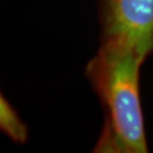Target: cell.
Returning <instances> with one entry per match:
<instances>
[{"instance_id":"obj_1","label":"cell","mask_w":153,"mask_h":153,"mask_svg":"<svg viewBox=\"0 0 153 153\" xmlns=\"http://www.w3.org/2000/svg\"><path fill=\"white\" fill-rule=\"evenodd\" d=\"M146 58L117 40H102L86 76L104 114L97 153H144L148 144L140 97V71Z\"/></svg>"},{"instance_id":"obj_3","label":"cell","mask_w":153,"mask_h":153,"mask_svg":"<svg viewBox=\"0 0 153 153\" xmlns=\"http://www.w3.org/2000/svg\"><path fill=\"white\" fill-rule=\"evenodd\" d=\"M0 128L14 142L24 143L27 141V127L4 95L0 97Z\"/></svg>"},{"instance_id":"obj_2","label":"cell","mask_w":153,"mask_h":153,"mask_svg":"<svg viewBox=\"0 0 153 153\" xmlns=\"http://www.w3.org/2000/svg\"><path fill=\"white\" fill-rule=\"evenodd\" d=\"M102 40L131 45L145 58L153 52V0H100Z\"/></svg>"}]
</instances>
